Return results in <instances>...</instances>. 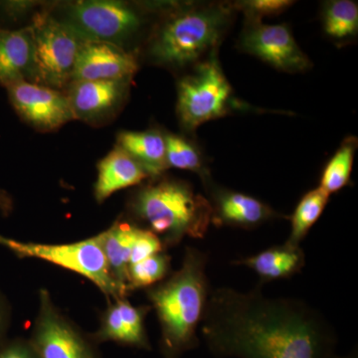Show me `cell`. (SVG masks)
I'll return each instance as SVG.
<instances>
[{"mask_svg": "<svg viewBox=\"0 0 358 358\" xmlns=\"http://www.w3.org/2000/svg\"><path fill=\"white\" fill-rule=\"evenodd\" d=\"M138 69L133 54L107 42L84 41L73 71V81L131 80Z\"/></svg>", "mask_w": 358, "mask_h": 358, "instance_id": "7c38bea8", "label": "cell"}, {"mask_svg": "<svg viewBox=\"0 0 358 358\" xmlns=\"http://www.w3.org/2000/svg\"><path fill=\"white\" fill-rule=\"evenodd\" d=\"M30 345L38 358H98L88 341L54 307L46 291L40 293V310Z\"/></svg>", "mask_w": 358, "mask_h": 358, "instance_id": "30bf717a", "label": "cell"}, {"mask_svg": "<svg viewBox=\"0 0 358 358\" xmlns=\"http://www.w3.org/2000/svg\"><path fill=\"white\" fill-rule=\"evenodd\" d=\"M208 257L186 248L182 266L166 281L148 289L159 317L160 350L164 358H178L197 348V329L203 320L211 289L206 275Z\"/></svg>", "mask_w": 358, "mask_h": 358, "instance_id": "7a4b0ae2", "label": "cell"}, {"mask_svg": "<svg viewBox=\"0 0 358 358\" xmlns=\"http://www.w3.org/2000/svg\"><path fill=\"white\" fill-rule=\"evenodd\" d=\"M207 188L210 190L211 223L216 227L228 226L251 230L268 221L284 217L265 202L251 195L216 187L211 182Z\"/></svg>", "mask_w": 358, "mask_h": 358, "instance_id": "4fadbf2b", "label": "cell"}, {"mask_svg": "<svg viewBox=\"0 0 358 358\" xmlns=\"http://www.w3.org/2000/svg\"><path fill=\"white\" fill-rule=\"evenodd\" d=\"M239 46L282 72L301 73L312 67L286 24H264L260 20H248Z\"/></svg>", "mask_w": 358, "mask_h": 358, "instance_id": "9c48e42d", "label": "cell"}, {"mask_svg": "<svg viewBox=\"0 0 358 358\" xmlns=\"http://www.w3.org/2000/svg\"><path fill=\"white\" fill-rule=\"evenodd\" d=\"M164 140H166L167 167H174V169L199 173L205 185H208L211 182L203 159L194 145L182 136L173 134H164Z\"/></svg>", "mask_w": 358, "mask_h": 358, "instance_id": "cb8c5ba5", "label": "cell"}, {"mask_svg": "<svg viewBox=\"0 0 358 358\" xmlns=\"http://www.w3.org/2000/svg\"><path fill=\"white\" fill-rule=\"evenodd\" d=\"M171 258L162 252L129 266L128 286L129 292L145 288L162 281L169 274Z\"/></svg>", "mask_w": 358, "mask_h": 358, "instance_id": "d4e9b609", "label": "cell"}, {"mask_svg": "<svg viewBox=\"0 0 358 358\" xmlns=\"http://www.w3.org/2000/svg\"><path fill=\"white\" fill-rule=\"evenodd\" d=\"M329 200V195L320 187L301 197L291 216V234L286 243L300 246L301 240L307 236L308 231L322 216Z\"/></svg>", "mask_w": 358, "mask_h": 358, "instance_id": "44dd1931", "label": "cell"}, {"mask_svg": "<svg viewBox=\"0 0 358 358\" xmlns=\"http://www.w3.org/2000/svg\"><path fill=\"white\" fill-rule=\"evenodd\" d=\"M211 289L201 336L218 358H336L331 324L305 301Z\"/></svg>", "mask_w": 358, "mask_h": 358, "instance_id": "6da1fadb", "label": "cell"}, {"mask_svg": "<svg viewBox=\"0 0 358 358\" xmlns=\"http://www.w3.org/2000/svg\"><path fill=\"white\" fill-rule=\"evenodd\" d=\"M0 245L20 258H35L55 264L88 278L103 294L115 300L124 298L110 274L100 235L63 245L21 242L0 235Z\"/></svg>", "mask_w": 358, "mask_h": 358, "instance_id": "8992f818", "label": "cell"}, {"mask_svg": "<svg viewBox=\"0 0 358 358\" xmlns=\"http://www.w3.org/2000/svg\"><path fill=\"white\" fill-rule=\"evenodd\" d=\"M117 141V147L131 155L150 178H159L169 169L166 140L159 131H122Z\"/></svg>", "mask_w": 358, "mask_h": 358, "instance_id": "d6986e66", "label": "cell"}, {"mask_svg": "<svg viewBox=\"0 0 358 358\" xmlns=\"http://www.w3.org/2000/svg\"><path fill=\"white\" fill-rule=\"evenodd\" d=\"M0 358H38L30 343L15 341L0 350Z\"/></svg>", "mask_w": 358, "mask_h": 358, "instance_id": "83f0119b", "label": "cell"}, {"mask_svg": "<svg viewBox=\"0 0 358 358\" xmlns=\"http://www.w3.org/2000/svg\"><path fill=\"white\" fill-rule=\"evenodd\" d=\"M293 3L289 0H249L234 4V7L244 11L248 20H261L263 16H274L284 13Z\"/></svg>", "mask_w": 358, "mask_h": 358, "instance_id": "484cf974", "label": "cell"}, {"mask_svg": "<svg viewBox=\"0 0 358 358\" xmlns=\"http://www.w3.org/2000/svg\"><path fill=\"white\" fill-rule=\"evenodd\" d=\"M164 248V243L155 233L140 228L136 240H134L133 248H131L129 266L157 255V254L162 253Z\"/></svg>", "mask_w": 358, "mask_h": 358, "instance_id": "4316f807", "label": "cell"}, {"mask_svg": "<svg viewBox=\"0 0 358 358\" xmlns=\"http://www.w3.org/2000/svg\"><path fill=\"white\" fill-rule=\"evenodd\" d=\"M131 209L164 246L178 244L185 237L203 239L211 225L209 199L178 179H160L141 188Z\"/></svg>", "mask_w": 358, "mask_h": 358, "instance_id": "3957f363", "label": "cell"}, {"mask_svg": "<svg viewBox=\"0 0 358 358\" xmlns=\"http://www.w3.org/2000/svg\"><path fill=\"white\" fill-rule=\"evenodd\" d=\"M33 82V42L29 27L20 30L0 28V85L13 86Z\"/></svg>", "mask_w": 358, "mask_h": 358, "instance_id": "2e32d148", "label": "cell"}, {"mask_svg": "<svg viewBox=\"0 0 358 358\" xmlns=\"http://www.w3.org/2000/svg\"><path fill=\"white\" fill-rule=\"evenodd\" d=\"M355 148V138H348L327 162L322 171L319 186L327 194L331 195V193L339 192L350 182Z\"/></svg>", "mask_w": 358, "mask_h": 358, "instance_id": "7402d4cb", "label": "cell"}, {"mask_svg": "<svg viewBox=\"0 0 358 358\" xmlns=\"http://www.w3.org/2000/svg\"><path fill=\"white\" fill-rule=\"evenodd\" d=\"M324 31L331 38L345 40L357 35L358 6L350 0L327 2L324 9Z\"/></svg>", "mask_w": 358, "mask_h": 358, "instance_id": "603a6c76", "label": "cell"}, {"mask_svg": "<svg viewBox=\"0 0 358 358\" xmlns=\"http://www.w3.org/2000/svg\"><path fill=\"white\" fill-rule=\"evenodd\" d=\"M63 22L85 41L121 46L140 30L141 14L129 4L115 0H87L67 4Z\"/></svg>", "mask_w": 358, "mask_h": 358, "instance_id": "ba28073f", "label": "cell"}, {"mask_svg": "<svg viewBox=\"0 0 358 358\" xmlns=\"http://www.w3.org/2000/svg\"><path fill=\"white\" fill-rule=\"evenodd\" d=\"M233 265L246 266L256 273L260 286L277 280L289 279L298 274L306 265V256L300 246L288 243L271 247L256 254L233 261Z\"/></svg>", "mask_w": 358, "mask_h": 358, "instance_id": "ac0fdd59", "label": "cell"}, {"mask_svg": "<svg viewBox=\"0 0 358 358\" xmlns=\"http://www.w3.org/2000/svg\"><path fill=\"white\" fill-rule=\"evenodd\" d=\"M6 324V310L3 303L0 300V336L3 333Z\"/></svg>", "mask_w": 358, "mask_h": 358, "instance_id": "f1b7e54d", "label": "cell"}, {"mask_svg": "<svg viewBox=\"0 0 358 358\" xmlns=\"http://www.w3.org/2000/svg\"><path fill=\"white\" fill-rule=\"evenodd\" d=\"M148 307H134L124 298L115 303L103 313L102 324L95 339L99 343L115 341L120 345L150 350L145 329Z\"/></svg>", "mask_w": 358, "mask_h": 358, "instance_id": "9a60e30c", "label": "cell"}, {"mask_svg": "<svg viewBox=\"0 0 358 358\" xmlns=\"http://www.w3.org/2000/svg\"><path fill=\"white\" fill-rule=\"evenodd\" d=\"M33 42V82L62 89L72 82L83 39L69 26L48 14H37L28 26Z\"/></svg>", "mask_w": 358, "mask_h": 358, "instance_id": "5b68a950", "label": "cell"}, {"mask_svg": "<svg viewBox=\"0 0 358 358\" xmlns=\"http://www.w3.org/2000/svg\"><path fill=\"white\" fill-rule=\"evenodd\" d=\"M231 4L188 6L169 15L150 41L148 53L155 63L182 68L199 63L216 52L232 20Z\"/></svg>", "mask_w": 358, "mask_h": 358, "instance_id": "277c9868", "label": "cell"}, {"mask_svg": "<svg viewBox=\"0 0 358 358\" xmlns=\"http://www.w3.org/2000/svg\"><path fill=\"white\" fill-rule=\"evenodd\" d=\"M336 358H338V357H336ZM348 358H355V357H348Z\"/></svg>", "mask_w": 358, "mask_h": 358, "instance_id": "f546056e", "label": "cell"}, {"mask_svg": "<svg viewBox=\"0 0 358 358\" xmlns=\"http://www.w3.org/2000/svg\"><path fill=\"white\" fill-rule=\"evenodd\" d=\"M68 101L74 120L98 122L114 114L128 94L129 80L71 82Z\"/></svg>", "mask_w": 358, "mask_h": 358, "instance_id": "5bb4252c", "label": "cell"}, {"mask_svg": "<svg viewBox=\"0 0 358 358\" xmlns=\"http://www.w3.org/2000/svg\"><path fill=\"white\" fill-rule=\"evenodd\" d=\"M232 88L224 74L215 52L195 66L192 74L179 81L178 114L186 129H195L205 122L227 114Z\"/></svg>", "mask_w": 358, "mask_h": 358, "instance_id": "52a82bcc", "label": "cell"}, {"mask_svg": "<svg viewBox=\"0 0 358 358\" xmlns=\"http://www.w3.org/2000/svg\"><path fill=\"white\" fill-rule=\"evenodd\" d=\"M6 89L17 114L40 131H54L74 120L67 96L58 90L27 81Z\"/></svg>", "mask_w": 358, "mask_h": 358, "instance_id": "8fae6325", "label": "cell"}, {"mask_svg": "<svg viewBox=\"0 0 358 358\" xmlns=\"http://www.w3.org/2000/svg\"><path fill=\"white\" fill-rule=\"evenodd\" d=\"M140 227L128 222H115L110 229L101 233V244L107 258L110 274L122 294L129 293L128 268L131 248Z\"/></svg>", "mask_w": 358, "mask_h": 358, "instance_id": "ffe728a7", "label": "cell"}, {"mask_svg": "<svg viewBox=\"0 0 358 358\" xmlns=\"http://www.w3.org/2000/svg\"><path fill=\"white\" fill-rule=\"evenodd\" d=\"M148 178L145 169L117 145L99 162L95 185L96 201L102 203L115 192L140 185Z\"/></svg>", "mask_w": 358, "mask_h": 358, "instance_id": "e0dca14e", "label": "cell"}]
</instances>
